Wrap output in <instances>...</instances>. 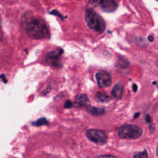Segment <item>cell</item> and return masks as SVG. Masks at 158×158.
<instances>
[{"label": "cell", "mask_w": 158, "mask_h": 158, "mask_svg": "<svg viewBox=\"0 0 158 158\" xmlns=\"http://www.w3.org/2000/svg\"><path fill=\"white\" fill-rule=\"evenodd\" d=\"M48 123H49L48 121L44 117L38 118L37 120L32 122V125H35V126H38V127L42 126V125H48Z\"/></svg>", "instance_id": "obj_12"}, {"label": "cell", "mask_w": 158, "mask_h": 158, "mask_svg": "<svg viewBox=\"0 0 158 158\" xmlns=\"http://www.w3.org/2000/svg\"><path fill=\"white\" fill-rule=\"evenodd\" d=\"M98 158H117V157L112 155H101L98 156Z\"/></svg>", "instance_id": "obj_17"}, {"label": "cell", "mask_w": 158, "mask_h": 158, "mask_svg": "<svg viewBox=\"0 0 158 158\" xmlns=\"http://www.w3.org/2000/svg\"><path fill=\"white\" fill-rule=\"evenodd\" d=\"M63 52L64 51L61 48H59L57 51L49 52L46 56L47 63L54 67H59L60 65V57Z\"/></svg>", "instance_id": "obj_6"}, {"label": "cell", "mask_w": 158, "mask_h": 158, "mask_svg": "<svg viewBox=\"0 0 158 158\" xmlns=\"http://www.w3.org/2000/svg\"><path fill=\"white\" fill-rule=\"evenodd\" d=\"M118 64L119 65L122 67H127L128 64H129V62L127 61V60L123 57H122V59H119V60H118Z\"/></svg>", "instance_id": "obj_14"}, {"label": "cell", "mask_w": 158, "mask_h": 158, "mask_svg": "<svg viewBox=\"0 0 158 158\" xmlns=\"http://www.w3.org/2000/svg\"><path fill=\"white\" fill-rule=\"evenodd\" d=\"M145 120H146V122L147 123H150V122H151V116H150L149 114H146V117H145Z\"/></svg>", "instance_id": "obj_18"}, {"label": "cell", "mask_w": 158, "mask_h": 158, "mask_svg": "<svg viewBox=\"0 0 158 158\" xmlns=\"http://www.w3.org/2000/svg\"><path fill=\"white\" fill-rule=\"evenodd\" d=\"M85 20L88 27L97 32L102 33L106 28V23L103 19L91 8L86 10Z\"/></svg>", "instance_id": "obj_2"}, {"label": "cell", "mask_w": 158, "mask_h": 158, "mask_svg": "<svg viewBox=\"0 0 158 158\" xmlns=\"http://www.w3.org/2000/svg\"><path fill=\"white\" fill-rule=\"evenodd\" d=\"M1 24H2V19H1V17L0 15V28H1Z\"/></svg>", "instance_id": "obj_22"}, {"label": "cell", "mask_w": 158, "mask_h": 158, "mask_svg": "<svg viewBox=\"0 0 158 158\" xmlns=\"http://www.w3.org/2000/svg\"><path fill=\"white\" fill-rule=\"evenodd\" d=\"M137 89H138V86L136 84H133V91L134 92H136Z\"/></svg>", "instance_id": "obj_19"}, {"label": "cell", "mask_w": 158, "mask_h": 158, "mask_svg": "<svg viewBox=\"0 0 158 158\" xmlns=\"http://www.w3.org/2000/svg\"><path fill=\"white\" fill-rule=\"evenodd\" d=\"M90 104V101L87 95L85 94H80L77 95L74 98L73 105L75 107H88Z\"/></svg>", "instance_id": "obj_8"}, {"label": "cell", "mask_w": 158, "mask_h": 158, "mask_svg": "<svg viewBox=\"0 0 158 158\" xmlns=\"http://www.w3.org/2000/svg\"><path fill=\"white\" fill-rule=\"evenodd\" d=\"M49 13H50V14H51L55 15H57L58 17H59L60 18H61L62 20L64 19V17H62V15L60 13H59V12H58V11H57L56 10H52V11L50 12Z\"/></svg>", "instance_id": "obj_16"}, {"label": "cell", "mask_w": 158, "mask_h": 158, "mask_svg": "<svg viewBox=\"0 0 158 158\" xmlns=\"http://www.w3.org/2000/svg\"><path fill=\"white\" fill-rule=\"evenodd\" d=\"M24 30L28 36L36 40L45 38L49 35L46 23L43 20L39 18L31 19L25 22Z\"/></svg>", "instance_id": "obj_1"}, {"label": "cell", "mask_w": 158, "mask_h": 158, "mask_svg": "<svg viewBox=\"0 0 158 158\" xmlns=\"http://www.w3.org/2000/svg\"><path fill=\"white\" fill-rule=\"evenodd\" d=\"M133 158H148V153L146 151L140 152L135 154Z\"/></svg>", "instance_id": "obj_13"}, {"label": "cell", "mask_w": 158, "mask_h": 158, "mask_svg": "<svg viewBox=\"0 0 158 158\" xmlns=\"http://www.w3.org/2000/svg\"><path fill=\"white\" fill-rule=\"evenodd\" d=\"M86 135L90 141L99 144H103L106 143L107 140V135L106 133L101 130H88L86 132Z\"/></svg>", "instance_id": "obj_4"}, {"label": "cell", "mask_w": 158, "mask_h": 158, "mask_svg": "<svg viewBox=\"0 0 158 158\" xmlns=\"http://www.w3.org/2000/svg\"><path fill=\"white\" fill-rule=\"evenodd\" d=\"M73 106V102L70 101V100H67L65 101L64 105V107L66 109H69V108H70Z\"/></svg>", "instance_id": "obj_15"}, {"label": "cell", "mask_w": 158, "mask_h": 158, "mask_svg": "<svg viewBox=\"0 0 158 158\" xmlns=\"http://www.w3.org/2000/svg\"><path fill=\"white\" fill-rule=\"evenodd\" d=\"M152 84H154V85H156V81H154V83H152Z\"/></svg>", "instance_id": "obj_23"}, {"label": "cell", "mask_w": 158, "mask_h": 158, "mask_svg": "<svg viewBox=\"0 0 158 158\" xmlns=\"http://www.w3.org/2000/svg\"><path fill=\"white\" fill-rule=\"evenodd\" d=\"M148 40H149V41L152 42L153 40H154V38H153V37H152V36H148Z\"/></svg>", "instance_id": "obj_21"}, {"label": "cell", "mask_w": 158, "mask_h": 158, "mask_svg": "<svg viewBox=\"0 0 158 158\" xmlns=\"http://www.w3.org/2000/svg\"><path fill=\"white\" fill-rule=\"evenodd\" d=\"M139 115H140V113L139 112H136L135 115H134V118H138L139 116Z\"/></svg>", "instance_id": "obj_20"}, {"label": "cell", "mask_w": 158, "mask_h": 158, "mask_svg": "<svg viewBox=\"0 0 158 158\" xmlns=\"http://www.w3.org/2000/svg\"><path fill=\"white\" fill-rule=\"evenodd\" d=\"M118 136L122 139H132L139 138L143 134L140 127L131 124H125L117 129Z\"/></svg>", "instance_id": "obj_3"}, {"label": "cell", "mask_w": 158, "mask_h": 158, "mask_svg": "<svg viewBox=\"0 0 158 158\" xmlns=\"http://www.w3.org/2000/svg\"><path fill=\"white\" fill-rule=\"evenodd\" d=\"M94 2L98 3L100 6L101 9L102 11L106 12H112L115 10L117 8L118 5L116 1L114 0H104V1H97Z\"/></svg>", "instance_id": "obj_7"}, {"label": "cell", "mask_w": 158, "mask_h": 158, "mask_svg": "<svg viewBox=\"0 0 158 158\" xmlns=\"http://www.w3.org/2000/svg\"><path fill=\"white\" fill-rule=\"evenodd\" d=\"M88 112H89L91 115L96 117L102 115L105 113V109L104 108H99L96 107H90L86 108Z\"/></svg>", "instance_id": "obj_10"}, {"label": "cell", "mask_w": 158, "mask_h": 158, "mask_svg": "<svg viewBox=\"0 0 158 158\" xmlns=\"http://www.w3.org/2000/svg\"><path fill=\"white\" fill-rule=\"evenodd\" d=\"M112 96L117 99H120L123 93V86L121 83H117L115 85L111 91Z\"/></svg>", "instance_id": "obj_9"}, {"label": "cell", "mask_w": 158, "mask_h": 158, "mask_svg": "<svg viewBox=\"0 0 158 158\" xmlns=\"http://www.w3.org/2000/svg\"><path fill=\"white\" fill-rule=\"evenodd\" d=\"M98 85L100 88H105L110 86L112 78L109 72L105 70H99L95 75Z\"/></svg>", "instance_id": "obj_5"}, {"label": "cell", "mask_w": 158, "mask_h": 158, "mask_svg": "<svg viewBox=\"0 0 158 158\" xmlns=\"http://www.w3.org/2000/svg\"><path fill=\"white\" fill-rule=\"evenodd\" d=\"M96 100L99 102H107L110 100V97L104 92L98 91L96 94Z\"/></svg>", "instance_id": "obj_11"}]
</instances>
